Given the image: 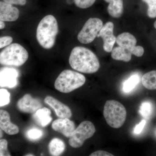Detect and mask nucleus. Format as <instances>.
Instances as JSON below:
<instances>
[{
	"mask_svg": "<svg viewBox=\"0 0 156 156\" xmlns=\"http://www.w3.org/2000/svg\"><path fill=\"white\" fill-rule=\"evenodd\" d=\"M45 103L54 110L55 113L59 118L70 119L72 116V112L68 106L62 103L56 98L51 96H48L44 99Z\"/></svg>",
	"mask_w": 156,
	"mask_h": 156,
	"instance_id": "obj_12",
	"label": "nucleus"
},
{
	"mask_svg": "<svg viewBox=\"0 0 156 156\" xmlns=\"http://www.w3.org/2000/svg\"><path fill=\"white\" fill-rule=\"evenodd\" d=\"M13 41V38L10 36L0 37V49L9 46Z\"/></svg>",
	"mask_w": 156,
	"mask_h": 156,
	"instance_id": "obj_28",
	"label": "nucleus"
},
{
	"mask_svg": "<svg viewBox=\"0 0 156 156\" xmlns=\"http://www.w3.org/2000/svg\"><path fill=\"white\" fill-rule=\"evenodd\" d=\"M144 53V49L141 46H135L131 54L137 56V57H141Z\"/></svg>",
	"mask_w": 156,
	"mask_h": 156,
	"instance_id": "obj_29",
	"label": "nucleus"
},
{
	"mask_svg": "<svg viewBox=\"0 0 156 156\" xmlns=\"http://www.w3.org/2000/svg\"><path fill=\"white\" fill-rule=\"evenodd\" d=\"M132 54L129 50L119 46L113 48L111 56L113 59L119 61L128 62L131 60Z\"/></svg>",
	"mask_w": 156,
	"mask_h": 156,
	"instance_id": "obj_19",
	"label": "nucleus"
},
{
	"mask_svg": "<svg viewBox=\"0 0 156 156\" xmlns=\"http://www.w3.org/2000/svg\"><path fill=\"white\" fill-rule=\"evenodd\" d=\"M86 81L83 75L71 70H64L56 79L54 87L59 92L69 93L82 87Z\"/></svg>",
	"mask_w": 156,
	"mask_h": 156,
	"instance_id": "obj_3",
	"label": "nucleus"
},
{
	"mask_svg": "<svg viewBox=\"0 0 156 156\" xmlns=\"http://www.w3.org/2000/svg\"><path fill=\"white\" fill-rule=\"evenodd\" d=\"M154 28L156 29V20L155 22H154Z\"/></svg>",
	"mask_w": 156,
	"mask_h": 156,
	"instance_id": "obj_35",
	"label": "nucleus"
},
{
	"mask_svg": "<svg viewBox=\"0 0 156 156\" xmlns=\"http://www.w3.org/2000/svg\"><path fill=\"white\" fill-rule=\"evenodd\" d=\"M147 4V14L149 17L151 18L156 17V0H142Z\"/></svg>",
	"mask_w": 156,
	"mask_h": 156,
	"instance_id": "obj_24",
	"label": "nucleus"
},
{
	"mask_svg": "<svg viewBox=\"0 0 156 156\" xmlns=\"http://www.w3.org/2000/svg\"><path fill=\"white\" fill-rule=\"evenodd\" d=\"M19 73L13 68L4 67L0 69V87L14 88L18 83Z\"/></svg>",
	"mask_w": 156,
	"mask_h": 156,
	"instance_id": "obj_10",
	"label": "nucleus"
},
{
	"mask_svg": "<svg viewBox=\"0 0 156 156\" xmlns=\"http://www.w3.org/2000/svg\"><path fill=\"white\" fill-rule=\"evenodd\" d=\"M140 80L138 75L134 74L124 82L123 85V90L126 93L131 92L138 85Z\"/></svg>",
	"mask_w": 156,
	"mask_h": 156,
	"instance_id": "obj_21",
	"label": "nucleus"
},
{
	"mask_svg": "<svg viewBox=\"0 0 156 156\" xmlns=\"http://www.w3.org/2000/svg\"><path fill=\"white\" fill-rule=\"evenodd\" d=\"M25 156H34V155L32 154H28L26 155Z\"/></svg>",
	"mask_w": 156,
	"mask_h": 156,
	"instance_id": "obj_36",
	"label": "nucleus"
},
{
	"mask_svg": "<svg viewBox=\"0 0 156 156\" xmlns=\"http://www.w3.org/2000/svg\"><path fill=\"white\" fill-rule=\"evenodd\" d=\"M66 145L63 140L59 138H53L48 145V149L51 155L58 156L63 153L65 150Z\"/></svg>",
	"mask_w": 156,
	"mask_h": 156,
	"instance_id": "obj_18",
	"label": "nucleus"
},
{
	"mask_svg": "<svg viewBox=\"0 0 156 156\" xmlns=\"http://www.w3.org/2000/svg\"><path fill=\"white\" fill-rule=\"evenodd\" d=\"M69 62L73 69L84 73H94L97 72L100 67L96 55L84 47L74 48L71 52Z\"/></svg>",
	"mask_w": 156,
	"mask_h": 156,
	"instance_id": "obj_1",
	"label": "nucleus"
},
{
	"mask_svg": "<svg viewBox=\"0 0 156 156\" xmlns=\"http://www.w3.org/2000/svg\"><path fill=\"white\" fill-rule=\"evenodd\" d=\"M19 9L11 4L0 2V20L13 22L16 21L19 17Z\"/></svg>",
	"mask_w": 156,
	"mask_h": 156,
	"instance_id": "obj_13",
	"label": "nucleus"
},
{
	"mask_svg": "<svg viewBox=\"0 0 156 156\" xmlns=\"http://www.w3.org/2000/svg\"><path fill=\"white\" fill-rule=\"evenodd\" d=\"M103 26V22L99 18H89L78 34V41L81 44H85L92 43L97 36Z\"/></svg>",
	"mask_w": 156,
	"mask_h": 156,
	"instance_id": "obj_7",
	"label": "nucleus"
},
{
	"mask_svg": "<svg viewBox=\"0 0 156 156\" xmlns=\"http://www.w3.org/2000/svg\"><path fill=\"white\" fill-rule=\"evenodd\" d=\"M42 103L37 98H34L30 94L23 95L17 101L18 110L25 113L33 114L41 108Z\"/></svg>",
	"mask_w": 156,
	"mask_h": 156,
	"instance_id": "obj_9",
	"label": "nucleus"
},
{
	"mask_svg": "<svg viewBox=\"0 0 156 156\" xmlns=\"http://www.w3.org/2000/svg\"><path fill=\"white\" fill-rule=\"evenodd\" d=\"M52 128L67 138L71 136L76 128L74 123L67 118H59L53 121Z\"/></svg>",
	"mask_w": 156,
	"mask_h": 156,
	"instance_id": "obj_11",
	"label": "nucleus"
},
{
	"mask_svg": "<svg viewBox=\"0 0 156 156\" xmlns=\"http://www.w3.org/2000/svg\"><path fill=\"white\" fill-rule=\"evenodd\" d=\"M108 3L107 11L108 14L113 18H120L124 12L123 0H104Z\"/></svg>",
	"mask_w": 156,
	"mask_h": 156,
	"instance_id": "obj_17",
	"label": "nucleus"
},
{
	"mask_svg": "<svg viewBox=\"0 0 156 156\" xmlns=\"http://www.w3.org/2000/svg\"><path fill=\"white\" fill-rule=\"evenodd\" d=\"M142 85L146 89L150 90H156V70L149 72L143 76Z\"/></svg>",
	"mask_w": 156,
	"mask_h": 156,
	"instance_id": "obj_20",
	"label": "nucleus"
},
{
	"mask_svg": "<svg viewBox=\"0 0 156 156\" xmlns=\"http://www.w3.org/2000/svg\"><path fill=\"white\" fill-rule=\"evenodd\" d=\"M5 25L4 22L0 20V30L3 29L5 28Z\"/></svg>",
	"mask_w": 156,
	"mask_h": 156,
	"instance_id": "obj_33",
	"label": "nucleus"
},
{
	"mask_svg": "<svg viewBox=\"0 0 156 156\" xmlns=\"http://www.w3.org/2000/svg\"><path fill=\"white\" fill-rule=\"evenodd\" d=\"M95 131V126L92 122L88 121L82 122L69 138V145L75 148L81 147L86 140L94 135Z\"/></svg>",
	"mask_w": 156,
	"mask_h": 156,
	"instance_id": "obj_6",
	"label": "nucleus"
},
{
	"mask_svg": "<svg viewBox=\"0 0 156 156\" xmlns=\"http://www.w3.org/2000/svg\"><path fill=\"white\" fill-rule=\"evenodd\" d=\"M136 40L133 35L128 32L120 34L116 37V43L120 47L129 50L131 53L136 46Z\"/></svg>",
	"mask_w": 156,
	"mask_h": 156,
	"instance_id": "obj_15",
	"label": "nucleus"
},
{
	"mask_svg": "<svg viewBox=\"0 0 156 156\" xmlns=\"http://www.w3.org/2000/svg\"><path fill=\"white\" fill-rule=\"evenodd\" d=\"M58 32L56 18L52 15H47L41 20L37 27V41L44 49H51L55 45Z\"/></svg>",
	"mask_w": 156,
	"mask_h": 156,
	"instance_id": "obj_2",
	"label": "nucleus"
},
{
	"mask_svg": "<svg viewBox=\"0 0 156 156\" xmlns=\"http://www.w3.org/2000/svg\"><path fill=\"white\" fill-rule=\"evenodd\" d=\"M8 143L5 139H0V156H10L8 149Z\"/></svg>",
	"mask_w": 156,
	"mask_h": 156,
	"instance_id": "obj_27",
	"label": "nucleus"
},
{
	"mask_svg": "<svg viewBox=\"0 0 156 156\" xmlns=\"http://www.w3.org/2000/svg\"><path fill=\"white\" fill-rule=\"evenodd\" d=\"M96 0H74L75 4L78 8L87 9L94 5Z\"/></svg>",
	"mask_w": 156,
	"mask_h": 156,
	"instance_id": "obj_26",
	"label": "nucleus"
},
{
	"mask_svg": "<svg viewBox=\"0 0 156 156\" xmlns=\"http://www.w3.org/2000/svg\"><path fill=\"white\" fill-rule=\"evenodd\" d=\"M146 124V121L145 120H142L139 124L136 125L134 128V134H139L141 133V131L143 130Z\"/></svg>",
	"mask_w": 156,
	"mask_h": 156,
	"instance_id": "obj_30",
	"label": "nucleus"
},
{
	"mask_svg": "<svg viewBox=\"0 0 156 156\" xmlns=\"http://www.w3.org/2000/svg\"><path fill=\"white\" fill-rule=\"evenodd\" d=\"M28 57V52L21 45L10 44L0 53V64L20 66L26 62Z\"/></svg>",
	"mask_w": 156,
	"mask_h": 156,
	"instance_id": "obj_4",
	"label": "nucleus"
},
{
	"mask_svg": "<svg viewBox=\"0 0 156 156\" xmlns=\"http://www.w3.org/2000/svg\"><path fill=\"white\" fill-rule=\"evenodd\" d=\"M44 132L41 129L37 128H32L29 129L26 133V136L30 141H37L41 138Z\"/></svg>",
	"mask_w": 156,
	"mask_h": 156,
	"instance_id": "obj_23",
	"label": "nucleus"
},
{
	"mask_svg": "<svg viewBox=\"0 0 156 156\" xmlns=\"http://www.w3.org/2000/svg\"><path fill=\"white\" fill-rule=\"evenodd\" d=\"M51 111L47 108H40L34 113L32 118L40 127H46L52 120Z\"/></svg>",
	"mask_w": 156,
	"mask_h": 156,
	"instance_id": "obj_16",
	"label": "nucleus"
},
{
	"mask_svg": "<svg viewBox=\"0 0 156 156\" xmlns=\"http://www.w3.org/2000/svg\"><path fill=\"white\" fill-rule=\"evenodd\" d=\"M4 2L11 5H19L23 6L26 5L27 0H4Z\"/></svg>",
	"mask_w": 156,
	"mask_h": 156,
	"instance_id": "obj_31",
	"label": "nucleus"
},
{
	"mask_svg": "<svg viewBox=\"0 0 156 156\" xmlns=\"http://www.w3.org/2000/svg\"><path fill=\"white\" fill-rule=\"evenodd\" d=\"M139 112L140 115L144 119H150L153 112V106L151 102L144 101L141 104Z\"/></svg>",
	"mask_w": 156,
	"mask_h": 156,
	"instance_id": "obj_22",
	"label": "nucleus"
},
{
	"mask_svg": "<svg viewBox=\"0 0 156 156\" xmlns=\"http://www.w3.org/2000/svg\"><path fill=\"white\" fill-rule=\"evenodd\" d=\"M3 136V132L2 130L0 128V139L2 138Z\"/></svg>",
	"mask_w": 156,
	"mask_h": 156,
	"instance_id": "obj_34",
	"label": "nucleus"
},
{
	"mask_svg": "<svg viewBox=\"0 0 156 156\" xmlns=\"http://www.w3.org/2000/svg\"><path fill=\"white\" fill-rule=\"evenodd\" d=\"M114 25L112 22H107L97 35L98 37H101L103 41V49L105 52H111L114 45L116 43V37L114 35Z\"/></svg>",
	"mask_w": 156,
	"mask_h": 156,
	"instance_id": "obj_8",
	"label": "nucleus"
},
{
	"mask_svg": "<svg viewBox=\"0 0 156 156\" xmlns=\"http://www.w3.org/2000/svg\"><path fill=\"white\" fill-rule=\"evenodd\" d=\"M10 92L6 89H0V107L5 106L10 102Z\"/></svg>",
	"mask_w": 156,
	"mask_h": 156,
	"instance_id": "obj_25",
	"label": "nucleus"
},
{
	"mask_svg": "<svg viewBox=\"0 0 156 156\" xmlns=\"http://www.w3.org/2000/svg\"><path fill=\"white\" fill-rule=\"evenodd\" d=\"M90 156H113L112 154L108 152L103 151H98L94 152L92 153L90 155Z\"/></svg>",
	"mask_w": 156,
	"mask_h": 156,
	"instance_id": "obj_32",
	"label": "nucleus"
},
{
	"mask_svg": "<svg viewBox=\"0 0 156 156\" xmlns=\"http://www.w3.org/2000/svg\"><path fill=\"white\" fill-rule=\"evenodd\" d=\"M103 115L108 126L112 128H119L126 122L127 111L124 105L119 101L108 100L104 108Z\"/></svg>",
	"mask_w": 156,
	"mask_h": 156,
	"instance_id": "obj_5",
	"label": "nucleus"
},
{
	"mask_svg": "<svg viewBox=\"0 0 156 156\" xmlns=\"http://www.w3.org/2000/svg\"><path fill=\"white\" fill-rule=\"evenodd\" d=\"M0 128L9 135H14L19 132L18 126L11 122L9 113L4 110L0 109Z\"/></svg>",
	"mask_w": 156,
	"mask_h": 156,
	"instance_id": "obj_14",
	"label": "nucleus"
}]
</instances>
